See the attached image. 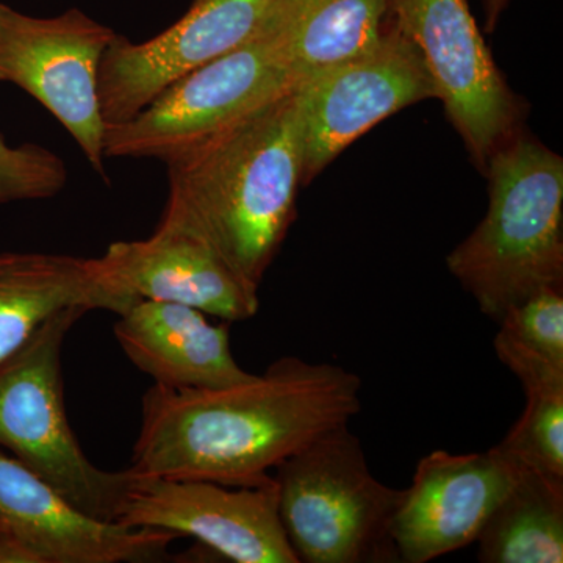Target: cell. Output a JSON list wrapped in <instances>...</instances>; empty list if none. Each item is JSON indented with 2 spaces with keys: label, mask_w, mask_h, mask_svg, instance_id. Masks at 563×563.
Here are the masks:
<instances>
[{
  "label": "cell",
  "mask_w": 563,
  "mask_h": 563,
  "mask_svg": "<svg viewBox=\"0 0 563 563\" xmlns=\"http://www.w3.org/2000/svg\"><path fill=\"white\" fill-rule=\"evenodd\" d=\"M493 448L515 468L563 481V388L526 391L525 412Z\"/></svg>",
  "instance_id": "19"
},
{
  "label": "cell",
  "mask_w": 563,
  "mask_h": 563,
  "mask_svg": "<svg viewBox=\"0 0 563 563\" xmlns=\"http://www.w3.org/2000/svg\"><path fill=\"white\" fill-rule=\"evenodd\" d=\"M139 301L107 282L96 258L43 252L0 254V363L70 307L120 314Z\"/></svg>",
  "instance_id": "16"
},
{
  "label": "cell",
  "mask_w": 563,
  "mask_h": 563,
  "mask_svg": "<svg viewBox=\"0 0 563 563\" xmlns=\"http://www.w3.org/2000/svg\"><path fill=\"white\" fill-rule=\"evenodd\" d=\"M0 563H41L16 533L0 525Z\"/></svg>",
  "instance_id": "22"
},
{
  "label": "cell",
  "mask_w": 563,
  "mask_h": 563,
  "mask_svg": "<svg viewBox=\"0 0 563 563\" xmlns=\"http://www.w3.org/2000/svg\"><path fill=\"white\" fill-rule=\"evenodd\" d=\"M88 312L70 307L54 314L0 363V446L81 512L117 523L132 470L106 472L91 463L70 428L63 395V343Z\"/></svg>",
  "instance_id": "5"
},
{
  "label": "cell",
  "mask_w": 563,
  "mask_h": 563,
  "mask_svg": "<svg viewBox=\"0 0 563 563\" xmlns=\"http://www.w3.org/2000/svg\"><path fill=\"white\" fill-rule=\"evenodd\" d=\"M68 168L54 152L35 143L10 146L0 135V207L57 196Z\"/></svg>",
  "instance_id": "20"
},
{
  "label": "cell",
  "mask_w": 563,
  "mask_h": 563,
  "mask_svg": "<svg viewBox=\"0 0 563 563\" xmlns=\"http://www.w3.org/2000/svg\"><path fill=\"white\" fill-rule=\"evenodd\" d=\"M0 525L41 563L168 561L177 539L158 529L128 528L81 512L16 457L0 451Z\"/></svg>",
  "instance_id": "14"
},
{
  "label": "cell",
  "mask_w": 563,
  "mask_h": 563,
  "mask_svg": "<svg viewBox=\"0 0 563 563\" xmlns=\"http://www.w3.org/2000/svg\"><path fill=\"white\" fill-rule=\"evenodd\" d=\"M383 38L354 60L298 85L302 110V185L358 136L412 103L437 98L420 49L387 18Z\"/></svg>",
  "instance_id": "10"
},
{
  "label": "cell",
  "mask_w": 563,
  "mask_h": 563,
  "mask_svg": "<svg viewBox=\"0 0 563 563\" xmlns=\"http://www.w3.org/2000/svg\"><path fill=\"white\" fill-rule=\"evenodd\" d=\"M274 470L282 526L299 562H399L390 525L402 490L374 476L350 424Z\"/></svg>",
  "instance_id": "4"
},
{
  "label": "cell",
  "mask_w": 563,
  "mask_h": 563,
  "mask_svg": "<svg viewBox=\"0 0 563 563\" xmlns=\"http://www.w3.org/2000/svg\"><path fill=\"white\" fill-rule=\"evenodd\" d=\"M117 35L79 9L35 18L0 3V81L16 85L46 107L103 179L99 65Z\"/></svg>",
  "instance_id": "7"
},
{
  "label": "cell",
  "mask_w": 563,
  "mask_h": 563,
  "mask_svg": "<svg viewBox=\"0 0 563 563\" xmlns=\"http://www.w3.org/2000/svg\"><path fill=\"white\" fill-rule=\"evenodd\" d=\"M298 88L284 24L174 80L131 120L107 124L106 158L172 165L218 133Z\"/></svg>",
  "instance_id": "6"
},
{
  "label": "cell",
  "mask_w": 563,
  "mask_h": 563,
  "mask_svg": "<svg viewBox=\"0 0 563 563\" xmlns=\"http://www.w3.org/2000/svg\"><path fill=\"white\" fill-rule=\"evenodd\" d=\"M96 263L109 284L132 298L181 303L225 322L251 320L261 309L258 288L177 225L161 222L150 239L111 243Z\"/></svg>",
  "instance_id": "13"
},
{
  "label": "cell",
  "mask_w": 563,
  "mask_h": 563,
  "mask_svg": "<svg viewBox=\"0 0 563 563\" xmlns=\"http://www.w3.org/2000/svg\"><path fill=\"white\" fill-rule=\"evenodd\" d=\"M515 476L517 468L495 448L424 455L393 515L390 537L399 562H431L476 543Z\"/></svg>",
  "instance_id": "12"
},
{
  "label": "cell",
  "mask_w": 563,
  "mask_h": 563,
  "mask_svg": "<svg viewBox=\"0 0 563 563\" xmlns=\"http://www.w3.org/2000/svg\"><path fill=\"white\" fill-rule=\"evenodd\" d=\"M357 374L299 357L217 390L152 385L141 402L133 472L228 487L272 483L269 470L362 409Z\"/></svg>",
  "instance_id": "1"
},
{
  "label": "cell",
  "mask_w": 563,
  "mask_h": 563,
  "mask_svg": "<svg viewBox=\"0 0 563 563\" xmlns=\"http://www.w3.org/2000/svg\"><path fill=\"white\" fill-rule=\"evenodd\" d=\"M476 543L483 563H562L563 481L517 468Z\"/></svg>",
  "instance_id": "17"
},
{
  "label": "cell",
  "mask_w": 563,
  "mask_h": 563,
  "mask_svg": "<svg viewBox=\"0 0 563 563\" xmlns=\"http://www.w3.org/2000/svg\"><path fill=\"white\" fill-rule=\"evenodd\" d=\"M512 0H483L485 10V24H487V31H495L496 24H498L499 18L504 13V10L509 7Z\"/></svg>",
  "instance_id": "23"
},
{
  "label": "cell",
  "mask_w": 563,
  "mask_h": 563,
  "mask_svg": "<svg viewBox=\"0 0 563 563\" xmlns=\"http://www.w3.org/2000/svg\"><path fill=\"white\" fill-rule=\"evenodd\" d=\"M114 336L129 361L172 390H217L244 383L232 354L229 322L181 303L139 299L114 324Z\"/></svg>",
  "instance_id": "15"
},
{
  "label": "cell",
  "mask_w": 563,
  "mask_h": 563,
  "mask_svg": "<svg viewBox=\"0 0 563 563\" xmlns=\"http://www.w3.org/2000/svg\"><path fill=\"white\" fill-rule=\"evenodd\" d=\"M388 18L420 49L437 99L485 173L493 152L520 132L523 109L496 68L468 0H390Z\"/></svg>",
  "instance_id": "8"
},
{
  "label": "cell",
  "mask_w": 563,
  "mask_h": 563,
  "mask_svg": "<svg viewBox=\"0 0 563 563\" xmlns=\"http://www.w3.org/2000/svg\"><path fill=\"white\" fill-rule=\"evenodd\" d=\"M484 174L487 214L446 266L498 324L533 292L563 288V161L517 132L493 152Z\"/></svg>",
  "instance_id": "3"
},
{
  "label": "cell",
  "mask_w": 563,
  "mask_h": 563,
  "mask_svg": "<svg viewBox=\"0 0 563 563\" xmlns=\"http://www.w3.org/2000/svg\"><path fill=\"white\" fill-rule=\"evenodd\" d=\"M499 332L523 350L563 365V288L533 292L498 322Z\"/></svg>",
  "instance_id": "21"
},
{
  "label": "cell",
  "mask_w": 563,
  "mask_h": 563,
  "mask_svg": "<svg viewBox=\"0 0 563 563\" xmlns=\"http://www.w3.org/2000/svg\"><path fill=\"white\" fill-rule=\"evenodd\" d=\"M132 473L117 523L195 537L235 563H299L282 526L274 479L228 487Z\"/></svg>",
  "instance_id": "11"
},
{
  "label": "cell",
  "mask_w": 563,
  "mask_h": 563,
  "mask_svg": "<svg viewBox=\"0 0 563 563\" xmlns=\"http://www.w3.org/2000/svg\"><path fill=\"white\" fill-rule=\"evenodd\" d=\"M296 0H192L176 24L133 43L117 35L99 65L107 124L131 120L184 74L239 49L287 20Z\"/></svg>",
  "instance_id": "9"
},
{
  "label": "cell",
  "mask_w": 563,
  "mask_h": 563,
  "mask_svg": "<svg viewBox=\"0 0 563 563\" xmlns=\"http://www.w3.org/2000/svg\"><path fill=\"white\" fill-rule=\"evenodd\" d=\"M390 0H299L284 27V49L298 85L374 49Z\"/></svg>",
  "instance_id": "18"
},
{
  "label": "cell",
  "mask_w": 563,
  "mask_h": 563,
  "mask_svg": "<svg viewBox=\"0 0 563 563\" xmlns=\"http://www.w3.org/2000/svg\"><path fill=\"white\" fill-rule=\"evenodd\" d=\"M168 166L161 222L195 233L261 287L296 218L302 185L298 88Z\"/></svg>",
  "instance_id": "2"
}]
</instances>
